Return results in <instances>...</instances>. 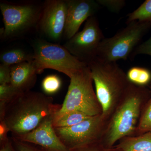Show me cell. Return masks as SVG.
I'll use <instances>...</instances> for the list:
<instances>
[{"label": "cell", "mask_w": 151, "mask_h": 151, "mask_svg": "<svg viewBox=\"0 0 151 151\" xmlns=\"http://www.w3.org/2000/svg\"><path fill=\"white\" fill-rule=\"evenodd\" d=\"M61 105L55 104L51 97L29 91L18 95L8 104L0 121L4 122L14 138L32 132L47 117L53 116Z\"/></svg>", "instance_id": "obj_1"}, {"label": "cell", "mask_w": 151, "mask_h": 151, "mask_svg": "<svg viewBox=\"0 0 151 151\" xmlns=\"http://www.w3.org/2000/svg\"><path fill=\"white\" fill-rule=\"evenodd\" d=\"M151 97L149 88L130 83L109 118L100 143L106 147L111 148L123 138L135 136L143 108Z\"/></svg>", "instance_id": "obj_2"}, {"label": "cell", "mask_w": 151, "mask_h": 151, "mask_svg": "<svg viewBox=\"0 0 151 151\" xmlns=\"http://www.w3.org/2000/svg\"><path fill=\"white\" fill-rule=\"evenodd\" d=\"M87 65L102 107V116L108 120L131 83L127 73L116 62H105L96 58Z\"/></svg>", "instance_id": "obj_3"}, {"label": "cell", "mask_w": 151, "mask_h": 151, "mask_svg": "<svg viewBox=\"0 0 151 151\" xmlns=\"http://www.w3.org/2000/svg\"><path fill=\"white\" fill-rule=\"evenodd\" d=\"M67 94L59 111L55 114L69 111H80L90 117L103 113L93 86V79L88 65L73 73Z\"/></svg>", "instance_id": "obj_4"}, {"label": "cell", "mask_w": 151, "mask_h": 151, "mask_svg": "<svg viewBox=\"0 0 151 151\" xmlns=\"http://www.w3.org/2000/svg\"><path fill=\"white\" fill-rule=\"evenodd\" d=\"M151 27V22L136 21L127 24L113 36L102 41L97 50V58L107 62L126 60Z\"/></svg>", "instance_id": "obj_5"}, {"label": "cell", "mask_w": 151, "mask_h": 151, "mask_svg": "<svg viewBox=\"0 0 151 151\" xmlns=\"http://www.w3.org/2000/svg\"><path fill=\"white\" fill-rule=\"evenodd\" d=\"M32 63L38 74L45 69H52L71 75L87 66L70 54L63 45L43 39H36L32 44Z\"/></svg>", "instance_id": "obj_6"}, {"label": "cell", "mask_w": 151, "mask_h": 151, "mask_svg": "<svg viewBox=\"0 0 151 151\" xmlns=\"http://www.w3.org/2000/svg\"><path fill=\"white\" fill-rule=\"evenodd\" d=\"M42 4L28 2L14 3L2 1L0 9L4 27L1 29L2 39L12 40L37 29Z\"/></svg>", "instance_id": "obj_7"}, {"label": "cell", "mask_w": 151, "mask_h": 151, "mask_svg": "<svg viewBox=\"0 0 151 151\" xmlns=\"http://www.w3.org/2000/svg\"><path fill=\"white\" fill-rule=\"evenodd\" d=\"M102 114L70 127L54 128L60 139L70 151L101 142L108 123Z\"/></svg>", "instance_id": "obj_8"}, {"label": "cell", "mask_w": 151, "mask_h": 151, "mask_svg": "<svg viewBox=\"0 0 151 151\" xmlns=\"http://www.w3.org/2000/svg\"><path fill=\"white\" fill-rule=\"evenodd\" d=\"M95 16L86 21L83 29L66 41L63 46L78 60L88 65L97 57V52L105 38Z\"/></svg>", "instance_id": "obj_9"}, {"label": "cell", "mask_w": 151, "mask_h": 151, "mask_svg": "<svg viewBox=\"0 0 151 151\" xmlns=\"http://www.w3.org/2000/svg\"><path fill=\"white\" fill-rule=\"evenodd\" d=\"M67 11V0L45 1L37 29L49 40L59 41L63 37Z\"/></svg>", "instance_id": "obj_10"}, {"label": "cell", "mask_w": 151, "mask_h": 151, "mask_svg": "<svg viewBox=\"0 0 151 151\" xmlns=\"http://www.w3.org/2000/svg\"><path fill=\"white\" fill-rule=\"evenodd\" d=\"M67 1V17L63 35L66 40L78 32L82 24L94 16L100 7L96 0Z\"/></svg>", "instance_id": "obj_11"}, {"label": "cell", "mask_w": 151, "mask_h": 151, "mask_svg": "<svg viewBox=\"0 0 151 151\" xmlns=\"http://www.w3.org/2000/svg\"><path fill=\"white\" fill-rule=\"evenodd\" d=\"M53 116L47 117L32 132L14 138L24 142L38 145L46 151H70L55 133L52 125Z\"/></svg>", "instance_id": "obj_12"}, {"label": "cell", "mask_w": 151, "mask_h": 151, "mask_svg": "<svg viewBox=\"0 0 151 151\" xmlns=\"http://www.w3.org/2000/svg\"><path fill=\"white\" fill-rule=\"evenodd\" d=\"M37 74L32 61L12 65L10 84L21 92L30 91L36 84Z\"/></svg>", "instance_id": "obj_13"}, {"label": "cell", "mask_w": 151, "mask_h": 151, "mask_svg": "<svg viewBox=\"0 0 151 151\" xmlns=\"http://www.w3.org/2000/svg\"><path fill=\"white\" fill-rule=\"evenodd\" d=\"M115 146L122 151H151V131L123 138Z\"/></svg>", "instance_id": "obj_14"}, {"label": "cell", "mask_w": 151, "mask_h": 151, "mask_svg": "<svg viewBox=\"0 0 151 151\" xmlns=\"http://www.w3.org/2000/svg\"><path fill=\"white\" fill-rule=\"evenodd\" d=\"M90 116L80 111H69L60 114L53 115L52 125L54 128H66L79 124L89 119Z\"/></svg>", "instance_id": "obj_15"}, {"label": "cell", "mask_w": 151, "mask_h": 151, "mask_svg": "<svg viewBox=\"0 0 151 151\" xmlns=\"http://www.w3.org/2000/svg\"><path fill=\"white\" fill-rule=\"evenodd\" d=\"M0 60L2 64L12 66L33 60V54H29L21 48H14L5 51L1 55Z\"/></svg>", "instance_id": "obj_16"}, {"label": "cell", "mask_w": 151, "mask_h": 151, "mask_svg": "<svg viewBox=\"0 0 151 151\" xmlns=\"http://www.w3.org/2000/svg\"><path fill=\"white\" fill-rule=\"evenodd\" d=\"M126 73L129 81L136 86L146 87L151 83V71L147 68L134 66Z\"/></svg>", "instance_id": "obj_17"}, {"label": "cell", "mask_w": 151, "mask_h": 151, "mask_svg": "<svg viewBox=\"0 0 151 151\" xmlns=\"http://www.w3.org/2000/svg\"><path fill=\"white\" fill-rule=\"evenodd\" d=\"M136 21L151 22V0L145 1L137 9L128 15L127 24Z\"/></svg>", "instance_id": "obj_18"}, {"label": "cell", "mask_w": 151, "mask_h": 151, "mask_svg": "<svg viewBox=\"0 0 151 151\" xmlns=\"http://www.w3.org/2000/svg\"><path fill=\"white\" fill-rule=\"evenodd\" d=\"M151 92V83L148 86ZM151 131V97L143 108L136 134L138 136Z\"/></svg>", "instance_id": "obj_19"}, {"label": "cell", "mask_w": 151, "mask_h": 151, "mask_svg": "<svg viewBox=\"0 0 151 151\" xmlns=\"http://www.w3.org/2000/svg\"><path fill=\"white\" fill-rule=\"evenodd\" d=\"M22 93L10 84L0 85V116L6 105Z\"/></svg>", "instance_id": "obj_20"}, {"label": "cell", "mask_w": 151, "mask_h": 151, "mask_svg": "<svg viewBox=\"0 0 151 151\" xmlns=\"http://www.w3.org/2000/svg\"><path fill=\"white\" fill-rule=\"evenodd\" d=\"M62 84L61 79L55 74L47 76L42 82V88L47 95L55 94L60 89Z\"/></svg>", "instance_id": "obj_21"}, {"label": "cell", "mask_w": 151, "mask_h": 151, "mask_svg": "<svg viewBox=\"0 0 151 151\" xmlns=\"http://www.w3.org/2000/svg\"><path fill=\"white\" fill-rule=\"evenodd\" d=\"M100 6L105 7L113 13H119L126 5L124 0H96Z\"/></svg>", "instance_id": "obj_22"}, {"label": "cell", "mask_w": 151, "mask_h": 151, "mask_svg": "<svg viewBox=\"0 0 151 151\" xmlns=\"http://www.w3.org/2000/svg\"><path fill=\"white\" fill-rule=\"evenodd\" d=\"M74 151H122L114 146L113 147L108 148L105 147L100 143L97 142L85 147L78 149Z\"/></svg>", "instance_id": "obj_23"}, {"label": "cell", "mask_w": 151, "mask_h": 151, "mask_svg": "<svg viewBox=\"0 0 151 151\" xmlns=\"http://www.w3.org/2000/svg\"><path fill=\"white\" fill-rule=\"evenodd\" d=\"M139 54L147 55L151 56V36L145 42L138 45L132 53V56Z\"/></svg>", "instance_id": "obj_24"}, {"label": "cell", "mask_w": 151, "mask_h": 151, "mask_svg": "<svg viewBox=\"0 0 151 151\" xmlns=\"http://www.w3.org/2000/svg\"><path fill=\"white\" fill-rule=\"evenodd\" d=\"M11 66L0 65V85L10 84Z\"/></svg>", "instance_id": "obj_25"}, {"label": "cell", "mask_w": 151, "mask_h": 151, "mask_svg": "<svg viewBox=\"0 0 151 151\" xmlns=\"http://www.w3.org/2000/svg\"><path fill=\"white\" fill-rule=\"evenodd\" d=\"M0 121V142L1 145H2L9 140L7 134L10 131L4 122Z\"/></svg>", "instance_id": "obj_26"}, {"label": "cell", "mask_w": 151, "mask_h": 151, "mask_svg": "<svg viewBox=\"0 0 151 151\" xmlns=\"http://www.w3.org/2000/svg\"><path fill=\"white\" fill-rule=\"evenodd\" d=\"M13 139L16 145L18 151H36L31 147L24 142L13 138Z\"/></svg>", "instance_id": "obj_27"}, {"label": "cell", "mask_w": 151, "mask_h": 151, "mask_svg": "<svg viewBox=\"0 0 151 151\" xmlns=\"http://www.w3.org/2000/svg\"><path fill=\"white\" fill-rule=\"evenodd\" d=\"M0 151H14L9 140L2 145Z\"/></svg>", "instance_id": "obj_28"}, {"label": "cell", "mask_w": 151, "mask_h": 151, "mask_svg": "<svg viewBox=\"0 0 151 151\" xmlns=\"http://www.w3.org/2000/svg\"><path fill=\"white\" fill-rule=\"evenodd\" d=\"M36 151H43V150H35Z\"/></svg>", "instance_id": "obj_29"}]
</instances>
